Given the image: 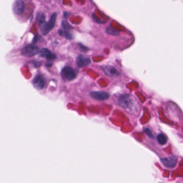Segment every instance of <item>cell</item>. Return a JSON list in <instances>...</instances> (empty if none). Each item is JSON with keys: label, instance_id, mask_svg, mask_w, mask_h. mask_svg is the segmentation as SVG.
Instances as JSON below:
<instances>
[{"label": "cell", "instance_id": "1", "mask_svg": "<svg viewBox=\"0 0 183 183\" xmlns=\"http://www.w3.org/2000/svg\"><path fill=\"white\" fill-rule=\"evenodd\" d=\"M118 105L125 109L126 111L133 115L139 113L140 106L134 97L129 94H122L118 98Z\"/></svg>", "mask_w": 183, "mask_h": 183}, {"label": "cell", "instance_id": "2", "mask_svg": "<svg viewBox=\"0 0 183 183\" xmlns=\"http://www.w3.org/2000/svg\"><path fill=\"white\" fill-rule=\"evenodd\" d=\"M57 18V13H54L52 15L50 20L48 22H45L41 27V32L42 34L46 36L51 31L54 27L56 20Z\"/></svg>", "mask_w": 183, "mask_h": 183}, {"label": "cell", "instance_id": "3", "mask_svg": "<svg viewBox=\"0 0 183 183\" xmlns=\"http://www.w3.org/2000/svg\"><path fill=\"white\" fill-rule=\"evenodd\" d=\"M40 52L39 48L37 45L34 44L27 45L21 51V54L24 57L30 58L37 54Z\"/></svg>", "mask_w": 183, "mask_h": 183}, {"label": "cell", "instance_id": "4", "mask_svg": "<svg viewBox=\"0 0 183 183\" xmlns=\"http://www.w3.org/2000/svg\"><path fill=\"white\" fill-rule=\"evenodd\" d=\"M61 78L66 81H71L74 79L76 76V73L74 69L66 66L62 69L61 71Z\"/></svg>", "mask_w": 183, "mask_h": 183}, {"label": "cell", "instance_id": "5", "mask_svg": "<svg viewBox=\"0 0 183 183\" xmlns=\"http://www.w3.org/2000/svg\"><path fill=\"white\" fill-rule=\"evenodd\" d=\"M46 83V78L42 75H38L33 80L34 86L38 90H41L44 88Z\"/></svg>", "mask_w": 183, "mask_h": 183}, {"label": "cell", "instance_id": "6", "mask_svg": "<svg viewBox=\"0 0 183 183\" xmlns=\"http://www.w3.org/2000/svg\"><path fill=\"white\" fill-rule=\"evenodd\" d=\"M102 70L106 75L111 78L118 76L120 75V72L111 66H104L102 67Z\"/></svg>", "mask_w": 183, "mask_h": 183}, {"label": "cell", "instance_id": "7", "mask_svg": "<svg viewBox=\"0 0 183 183\" xmlns=\"http://www.w3.org/2000/svg\"><path fill=\"white\" fill-rule=\"evenodd\" d=\"M161 161L164 166L169 168H173L176 165L177 159L175 156H170L162 159Z\"/></svg>", "mask_w": 183, "mask_h": 183}, {"label": "cell", "instance_id": "8", "mask_svg": "<svg viewBox=\"0 0 183 183\" xmlns=\"http://www.w3.org/2000/svg\"><path fill=\"white\" fill-rule=\"evenodd\" d=\"M39 57L44 58L48 60H53L57 58V55L52 53L47 48H43L39 52Z\"/></svg>", "mask_w": 183, "mask_h": 183}, {"label": "cell", "instance_id": "9", "mask_svg": "<svg viewBox=\"0 0 183 183\" xmlns=\"http://www.w3.org/2000/svg\"><path fill=\"white\" fill-rule=\"evenodd\" d=\"M25 3L24 1L18 0L15 2L13 4V10L16 15H21L24 13L25 10Z\"/></svg>", "mask_w": 183, "mask_h": 183}, {"label": "cell", "instance_id": "10", "mask_svg": "<svg viewBox=\"0 0 183 183\" xmlns=\"http://www.w3.org/2000/svg\"><path fill=\"white\" fill-rule=\"evenodd\" d=\"M93 98L98 101H105L110 97V94L107 92H93L90 93Z\"/></svg>", "mask_w": 183, "mask_h": 183}, {"label": "cell", "instance_id": "11", "mask_svg": "<svg viewBox=\"0 0 183 183\" xmlns=\"http://www.w3.org/2000/svg\"><path fill=\"white\" fill-rule=\"evenodd\" d=\"M76 64L79 68L85 67L91 64V59L89 58H85L82 55H80L76 59Z\"/></svg>", "mask_w": 183, "mask_h": 183}, {"label": "cell", "instance_id": "12", "mask_svg": "<svg viewBox=\"0 0 183 183\" xmlns=\"http://www.w3.org/2000/svg\"><path fill=\"white\" fill-rule=\"evenodd\" d=\"M36 20L40 27L45 23V15L43 13H38L36 16Z\"/></svg>", "mask_w": 183, "mask_h": 183}, {"label": "cell", "instance_id": "13", "mask_svg": "<svg viewBox=\"0 0 183 183\" xmlns=\"http://www.w3.org/2000/svg\"><path fill=\"white\" fill-rule=\"evenodd\" d=\"M58 33L60 36L64 37L66 39L68 40H71L73 39V35L69 32V31L59 29L58 31Z\"/></svg>", "mask_w": 183, "mask_h": 183}, {"label": "cell", "instance_id": "14", "mask_svg": "<svg viewBox=\"0 0 183 183\" xmlns=\"http://www.w3.org/2000/svg\"><path fill=\"white\" fill-rule=\"evenodd\" d=\"M157 140L158 142L161 145H164L166 144L167 142V139L166 136L163 134H159L157 136Z\"/></svg>", "mask_w": 183, "mask_h": 183}, {"label": "cell", "instance_id": "15", "mask_svg": "<svg viewBox=\"0 0 183 183\" xmlns=\"http://www.w3.org/2000/svg\"><path fill=\"white\" fill-rule=\"evenodd\" d=\"M106 32L108 33L109 34H113V35H119V32L118 31L114 29L113 28L111 27H108L106 29Z\"/></svg>", "mask_w": 183, "mask_h": 183}, {"label": "cell", "instance_id": "16", "mask_svg": "<svg viewBox=\"0 0 183 183\" xmlns=\"http://www.w3.org/2000/svg\"><path fill=\"white\" fill-rule=\"evenodd\" d=\"M62 27L64 30L69 31L72 29L71 25L67 22V21H62Z\"/></svg>", "mask_w": 183, "mask_h": 183}, {"label": "cell", "instance_id": "17", "mask_svg": "<svg viewBox=\"0 0 183 183\" xmlns=\"http://www.w3.org/2000/svg\"><path fill=\"white\" fill-rule=\"evenodd\" d=\"M144 132L146 133V134L149 136L150 138H153L154 136H153V133L151 131V130L148 128H145L144 129Z\"/></svg>", "mask_w": 183, "mask_h": 183}, {"label": "cell", "instance_id": "18", "mask_svg": "<svg viewBox=\"0 0 183 183\" xmlns=\"http://www.w3.org/2000/svg\"><path fill=\"white\" fill-rule=\"evenodd\" d=\"M78 46H79V48H80V50L82 51V52H87V51L89 50V48L88 47L83 45L81 43H79Z\"/></svg>", "mask_w": 183, "mask_h": 183}, {"label": "cell", "instance_id": "19", "mask_svg": "<svg viewBox=\"0 0 183 183\" xmlns=\"http://www.w3.org/2000/svg\"><path fill=\"white\" fill-rule=\"evenodd\" d=\"M33 64H34V66L35 67H38L41 66V62H38V61H34Z\"/></svg>", "mask_w": 183, "mask_h": 183}, {"label": "cell", "instance_id": "20", "mask_svg": "<svg viewBox=\"0 0 183 183\" xmlns=\"http://www.w3.org/2000/svg\"><path fill=\"white\" fill-rule=\"evenodd\" d=\"M52 66V63H51V62L47 63L46 64V67H48V68H50Z\"/></svg>", "mask_w": 183, "mask_h": 183}, {"label": "cell", "instance_id": "21", "mask_svg": "<svg viewBox=\"0 0 183 183\" xmlns=\"http://www.w3.org/2000/svg\"><path fill=\"white\" fill-rule=\"evenodd\" d=\"M68 15H69V13H67V12H64V17H66V18H67V16H68Z\"/></svg>", "mask_w": 183, "mask_h": 183}]
</instances>
